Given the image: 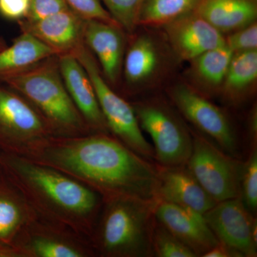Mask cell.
<instances>
[{
  "label": "cell",
  "mask_w": 257,
  "mask_h": 257,
  "mask_svg": "<svg viewBox=\"0 0 257 257\" xmlns=\"http://www.w3.org/2000/svg\"><path fill=\"white\" fill-rule=\"evenodd\" d=\"M132 105L141 130L152 139L155 163L161 167L187 165L192 151L193 137L181 116L157 99Z\"/></svg>",
  "instance_id": "8992f818"
},
{
  "label": "cell",
  "mask_w": 257,
  "mask_h": 257,
  "mask_svg": "<svg viewBox=\"0 0 257 257\" xmlns=\"http://www.w3.org/2000/svg\"><path fill=\"white\" fill-rule=\"evenodd\" d=\"M72 55L92 81L110 135L140 156L155 163L153 147L144 136L133 105L111 89L91 51L82 43Z\"/></svg>",
  "instance_id": "5b68a950"
},
{
  "label": "cell",
  "mask_w": 257,
  "mask_h": 257,
  "mask_svg": "<svg viewBox=\"0 0 257 257\" xmlns=\"http://www.w3.org/2000/svg\"><path fill=\"white\" fill-rule=\"evenodd\" d=\"M125 78L132 86H141L158 72L161 55L151 37L143 35L132 44L124 58Z\"/></svg>",
  "instance_id": "44dd1931"
},
{
  "label": "cell",
  "mask_w": 257,
  "mask_h": 257,
  "mask_svg": "<svg viewBox=\"0 0 257 257\" xmlns=\"http://www.w3.org/2000/svg\"><path fill=\"white\" fill-rule=\"evenodd\" d=\"M153 256L197 257L192 250L155 219L152 234Z\"/></svg>",
  "instance_id": "d4e9b609"
},
{
  "label": "cell",
  "mask_w": 257,
  "mask_h": 257,
  "mask_svg": "<svg viewBox=\"0 0 257 257\" xmlns=\"http://www.w3.org/2000/svg\"><path fill=\"white\" fill-rule=\"evenodd\" d=\"M249 126V138L251 140V147H256L257 138V116L256 109H253L252 112L250 115Z\"/></svg>",
  "instance_id": "d6a6232c"
},
{
  "label": "cell",
  "mask_w": 257,
  "mask_h": 257,
  "mask_svg": "<svg viewBox=\"0 0 257 257\" xmlns=\"http://www.w3.org/2000/svg\"><path fill=\"white\" fill-rule=\"evenodd\" d=\"M257 79V50L234 54L221 89L228 101L237 102L254 85Z\"/></svg>",
  "instance_id": "7402d4cb"
},
{
  "label": "cell",
  "mask_w": 257,
  "mask_h": 257,
  "mask_svg": "<svg viewBox=\"0 0 257 257\" xmlns=\"http://www.w3.org/2000/svg\"><path fill=\"white\" fill-rule=\"evenodd\" d=\"M193 147L187 168L216 203L241 198L243 162L192 132Z\"/></svg>",
  "instance_id": "9c48e42d"
},
{
  "label": "cell",
  "mask_w": 257,
  "mask_h": 257,
  "mask_svg": "<svg viewBox=\"0 0 257 257\" xmlns=\"http://www.w3.org/2000/svg\"><path fill=\"white\" fill-rule=\"evenodd\" d=\"M8 47V45H7L6 42H5L3 38L0 37V51L4 50L5 47Z\"/></svg>",
  "instance_id": "e575fe53"
},
{
  "label": "cell",
  "mask_w": 257,
  "mask_h": 257,
  "mask_svg": "<svg viewBox=\"0 0 257 257\" xmlns=\"http://www.w3.org/2000/svg\"><path fill=\"white\" fill-rule=\"evenodd\" d=\"M122 29L133 33L139 25L140 11L145 0H99Z\"/></svg>",
  "instance_id": "484cf974"
},
{
  "label": "cell",
  "mask_w": 257,
  "mask_h": 257,
  "mask_svg": "<svg viewBox=\"0 0 257 257\" xmlns=\"http://www.w3.org/2000/svg\"><path fill=\"white\" fill-rule=\"evenodd\" d=\"M202 0H145L139 25L164 26L184 15L195 12Z\"/></svg>",
  "instance_id": "cb8c5ba5"
},
{
  "label": "cell",
  "mask_w": 257,
  "mask_h": 257,
  "mask_svg": "<svg viewBox=\"0 0 257 257\" xmlns=\"http://www.w3.org/2000/svg\"><path fill=\"white\" fill-rule=\"evenodd\" d=\"M202 257H243L239 251L234 248L219 242L204 253Z\"/></svg>",
  "instance_id": "1f68e13d"
},
{
  "label": "cell",
  "mask_w": 257,
  "mask_h": 257,
  "mask_svg": "<svg viewBox=\"0 0 257 257\" xmlns=\"http://www.w3.org/2000/svg\"><path fill=\"white\" fill-rule=\"evenodd\" d=\"M55 55L50 47L31 34L22 32L11 46L0 51V82Z\"/></svg>",
  "instance_id": "ffe728a7"
},
{
  "label": "cell",
  "mask_w": 257,
  "mask_h": 257,
  "mask_svg": "<svg viewBox=\"0 0 257 257\" xmlns=\"http://www.w3.org/2000/svg\"><path fill=\"white\" fill-rule=\"evenodd\" d=\"M83 42L99 61L104 78L116 84L124 62L122 29L99 20H84Z\"/></svg>",
  "instance_id": "e0dca14e"
},
{
  "label": "cell",
  "mask_w": 257,
  "mask_h": 257,
  "mask_svg": "<svg viewBox=\"0 0 257 257\" xmlns=\"http://www.w3.org/2000/svg\"><path fill=\"white\" fill-rule=\"evenodd\" d=\"M195 12L221 34L228 33L256 22L257 3L253 0H202Z\"/></svg>",
  "instance_id": "d6986e66"
},
{
  "label": "cell",
  "mask_w": 257,
  "mask_h": 257,
  "mask_svg": "<svg viewBox=\"0 0 257 257\" xmlns=\"http://www.w3.org/2000/svg\"><path fill=\"white\" fill-rule=\"evenodd\" d=\"M0 83L14 89L36 108L46 120L53 138H75L92 133L66 89L57 55Z\"/></svg>",
  "instance_id": "277c9868"
},
{
  "label": "cell",
  "mask_w": 257,
  "mask_h": 257,
  "mask_svg": "<svg viewBox=\"0 0 257 257\" xmlns=\"http://www.w3.org/2000/svg\"><path fill=\"white\" fill-rule=\"evenodd\" d=\"M164 28L174 52L182 60L192 61L226 44L223 34L196 12L166 24Z\"/></svg>",
  "instance_id": "4fadbf2b"
},
{
  "label": "cell",
  "mask_w": 257,
  "mask_h": 257,
  "mask_svg": "<svg viewBox=\"0 0 257 257\" xmlns=\"http://www.w3.org/2000/svg\"><path fill=\"white\" fill-rule=\"evenodd\" d=\"M251 155L243 164L240 189L241 199L245 207L254 214L257 209V150L251 148Z\"/></svg>",
  "instance_id": "4316f807"
},
{
  "label": "cell",
  "mask_w": 257,
  "mask_h": 257,
  "mask_svg": "<svg viewBox=\"0 0 257 257\" xmlns=\"http://www.w3.org/2000/svg\"><path fill=\"white\" fill-rule=\"evenodd\" d=\"M156 203L131 197L103 199L89 237L96 256H153Z\"/></svg>",
  "instance_id": "3957f363"
},
{
  "label": "cell",
  "mask_w": 257,
  "mask_h": 257,
  "mask_svg": "<svg viewBox=\"0 0 257 257\" xmlns=\"http://www.w3.org/2000/svg\"><path fill=\"white\" fill-rule=\"evenodd\" d=\"M58 57L64 85L92 133H109L95 90L87 72L72 54Z\"/></svg>",
  "instance_id": "5bb4252c"
},
{
  "label": "cell",
  "mask_w": 257,
  "mask_h": 257,
  "mask_svg": "<svg viewBox=\"0 0 257 257\" xmlns=\"http://www.w3.org/2000/svg\"><path fill=\"white\" fill-rule=\"evenodd\" d=\"M170 96L180 114L197 128L200 135L221 151L239 159V140L222 109L185 84L172 88Z\"/></svg>",
  "instance_id": "30bf717a"
},
{
  "label": "cell",
  "mask_w": 257,
  "mask_h": 257,
  "mask_svg": "<svg viewBox=\"0 0 257 257\" xmlns=\"http://www.w3.org/2000/svg\"><path fill=\"white\" fill-rule=\"evenodd\" d=\"M157 200L187 208L203 215L216 204L187 166L157 165Z\"/></svg>",
  "instance_id": "2e32d148"
},
{
  "label": "cell",
  "mask_w": 257,
  "mask_h": 257,
  "mask_svg": "<svg viewBox=\"0 0 257 257\" xmlns=\"http://www.w3.org/2000/svg\"><path fill=\"white\" fill-rule=\"evenodd\" d=\"M155 219L197 255L202 256L219 241L203 214L172 203L157 200Z\"/></svg>",
  "instance_id": "7c38bea8"
},
{
  "label": "cell",
  "mask_w": 257,
  "mask_h": 257,
  "mask_svg": "<svg viewBox=\"0 0 257 257\" xmlns=\"http://www.w3.org/2000/svg\"><path fill=\"white\" fill-rule=\"evenodd\" d=\"M23 157L72 176L103 199L131 197L157 201V164L130 150L110 134L51 138Z\"/></svg>",
  "instance_id": "6da1fadb"
},
{
  "label": "cell",
  "mask_w": 257,
  "mask_h": 257,
  "mask_svg": "<svg viewBox=\"0 0 257 257\" xmlns=\"http://www.w3.org/2000/svg\"><path fill=\"white\" fill-rule=\"evenodd\" d=\"M67 9L64 0H30V13L25 20L35 21Z\"/></svg>",
  "instance_id": "f546056e"
},
{
  "label": "cell",
  "mask_w": 257,
  "mask_h": 257,
  "mask_svg": "<svg viewBox=\"0 0 257 257\" xmlns=\"http://www.w3.org/2000/svg\"><path fill=\"white\" fill-rule=\"evenodd\" d=\"M204 217L219 242L237 250L243 257L257 256L256 220L241 198L216 203Z\"/></svg>",
  "instance_id": "8fae6325"
},
{
  "label": "cell",
  "mask_w": 257,
  "mask_h": 257,
  "mask_svg": "<svg viewBox=\"0 0 257 257\" xmlns=\"http://www.w3.org/2000/svg\"><path fill=\"white\" fill-rule=\"evenodd\" d=\"M30 0H0V15L6 20L19 22L28 17Z\"/></svg>",
  "instance_id": "4dcf8cb0"
},
{
  "label": "cell",
  "mask_w": 257,
  "mask_h": 257,
  "mask_svg": "<svg viewBox=\"0 0 257 257\" xmlns=\"http://www.w3.org/2000/svg\"><path fill=\"white\" fill-rule=\"evenodd\" d=\"M33 213L23 193L0 168V243L14 246Z\"/></svg>",
  "instance_id": "ac0fdd59"
},
{
  "label": "cell",
  "mask_w": 257,
  "mask_h": 257,
  "mask_svg": "<svg viewBox=\"0 0 257 257\" xmlns=\"http://www.w3.org/2000/svg\"><path fill=\"white\" fill-rule=\"evenodd\" d=\"M226 45L233 53L257 50V25L256 22L245 28L233 32L225 38Z\"/></svg>",
  "instance_id": "f1b7e54d"
},
{
  "label": "cell",
  "mask_w": 257,
  "mask_h": 257,
  "mask_svg": "<svg viewBox=\"0 0 257 257\" xmlns=\"http://www.w3.org/2000/svg\"><path fill=\"white\" fill-rule=\"evenodd\" d=\"M0 168L39 214L90 237L103 197L87 184L51 166L0 151Z\"/></svg>",
  "instance_id": "7a4b0ae2"
},
{
  "label": "cell",
  "mask_w": 257,
  "mask_h": 257,
  "mask_svg": "<svg viewBox=\"0 0 257 257\" xmlns=\"http://www.w3.org/2000/svg\"><path fill=\"white\" fill-rule=\"evenodd\" d=\"M22 32H28L52 49L57 55L72 54L84 43V19L67 9L41 20L18 22Z\"/></svg>",
  "instance_id": "9a60e30c"
},
{
  "label": "cell",
  "mask_w": 257,
  "mask_h": 257,
  "mask_svg": "<svg viewBox=\"0 0 257 257\" xmlns=\"http://www.w3.org/2000/svg\"><path fill=\"white\" fill-rule=\"evenodd\" d=\"M233 55L226 44L204 52L192 61L194 77L206 89L221 87Z\"/></svg>",
  "instance_id": "603a6c76"
},
{
  "label": "cell",
  "mask_w": 257,
  "mask_h": 257,
  "mask_svg": "<svg viewBox=\"0 0 257 257\" xmlns=\"http://www.w3.org/2000/svg\"><path fill=\"white\" fill-rule=\"evenodd\" d=\"M13 246L24 257H96L87 236L35 211Z\"/></svg>",
  "instance_id": "ba28073f"
},
{
  "label": "cell",
  "mask_w": 257,
  "mask_h": 257,
  "mask_svg": "<svg viewBox=\"0 0 257 257\" xmlns=\"http://www.w3.org/2000/svg\"><path fill=\"white\" fill-rule=\"evenodd\" d=\"M69 9L84 20H96L119 27L99 0H64Z\"/></svg>",
  "instance_id": "83f0119b"
},
{
  "label": "cell",
  "mask_w": 257,
  "mask_h": 257,
  "mask_svg": "<svg viewBox=\"0 0 257 257\" xmlns=\"http://www.w3.org/2000/svg\"><path fill=\"white\" fill-rule=\"evenodd\" d=\"M0 257H24L23 253L10 245L0 243Z\"/></svg>",
  "instance_id": "836d02e7"
},
{
  "label": "cell",
  "mask_w": 257,
  "mask_h": 257,
  "mask_svg": "<svg viewBox=\"0 0 257 257\" xmlns=\"http://www.w3.org/2000/svg\"><path fill=\"white\" fill-rule=\"evenodd\" d=\"M51 138L50 126L36 108L0 83V151L24 156Z\"/></svg>",
  "instance_id": "52a82bcc"
},
{
  "label": "cell",
  "mask_w": 257,
  "mask_h": 257,
  "mask_svg": "<svg viewBox=\"0 0 257 257\" xmlns=\"http://www.w3.org/2000/svg\"><path fill=\"white\" fill-rule=\"evenodd\" d=\"M253 1L256 2L257 3V0H253Z\"/></svg>",
  "instance_id": "d590c367"
}]
</instances>
